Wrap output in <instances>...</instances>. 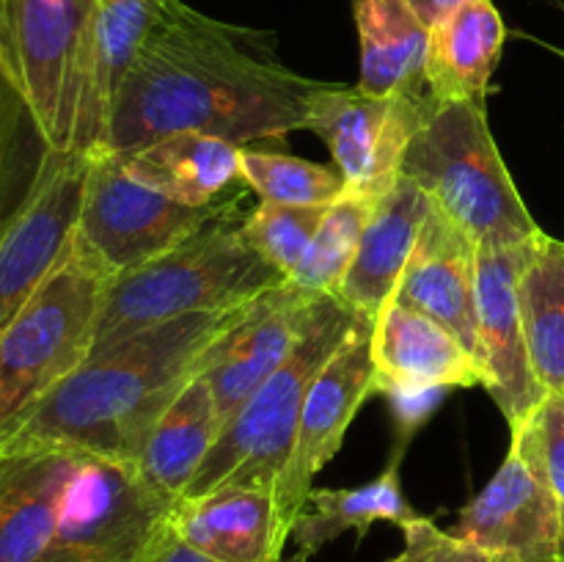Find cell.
Here are the masks:
<instances>
[{
  "mask_svg": "<svg viewBox=\"0 0 564 562\" xmlns=\"http://www.w3.org/2000/svg\"><path fill=\"white\" fill-rule=\"evenodd\" d=\"M460 3L463 0H408V6H411V9L422 17V22L427 28L435 25L441 17L449 14V11Z\"/></svg>",
  "mask_w": 564,
  "mask_h": 562,
  "instance_id": "obj_35",
  "label": "cell"
},
{
  "mask_svg": "<svg viewBox=\"0 0 564 562\" xmlns=\"http://www.w3.org/2000/svg\"><path fill=\"white\" fill-rule=\"evenodd\" d=\"M529 361L545 395H564V242L540 235L532 242L521 281Z\"/></svg>",
  "mask_w": 564,
  "mask_h": 562,
  "instance_id": "obj_27",
  "label": "cell"
},
{
  "mask_svg": "<svg viewBox=\"0 0 564 562\" xmlns=\"http://www.w3.org/2000/svg\"><path fill=\"white\" fill-rule=\"evenodd\" d=\"M507 44L494 0H463L430 25L427 91L438 105L482 102Z\"/></svg>",
  "mask_w": 564,
  "mask_h": 562,
  "instance_id": "obj_22",
  "label": "cell"
},
{
  "mask_svg": "<svg viewBox=\"0 0 564 562\" xmlns=\"http://www.w3.org/2000/svg\"><path fill=\"white\" fill-rule=\"evenodd\" d=\"M438 108L430 94H367L358 86L325 83L312 99L306 130L330 149L347 191L380 198L400 180L408 147Z\"/></svg>",
  "mask_w": 564,
  "mask_h": 562,
  "instance_id": "obj_10",
  "label": "cell"
},
{
  "mask_svg": "<svg viewBox=\"0 0 564 562\" xmlns=\"http://www.w3.org/2000/svg\"><path fill=\"white\" fill-rule=\"evenodd\" d=\"M328 207H297V204L262 202L242 218V231L262 259L290 279L306 257L314 235Z\"/></svg>",
  "mask_w": 564,
  "mask_h": 562,
  "instance_id": "obj_30",
  "label": "cell"
},
{
  "mask_svg": "<svg viewBox=\"0 0 564 562\" xmlns=\"http://www.w3.org/2000/svg\"><path fill=\"white\" fill-rule=\"evenodd\" d=\"M97 0H0V69L44 149L72 152Z\"/></svg>",
  "mask_w": 564,
  "mask_h": 562,
  "instance_id": "obj_7",
  "label": "cell"
},
{
  "mask_svg": "<svg viewBox=\"0 0 564 562\" xmlns=\"http://www.w3.org/2000/svg\"><path fill=\"white\" fill-rule=\"evenodd\" d=\"M375 395L386 386L402 389H468L485 386L482 367L438 320L391 301L375 317L369 334Z\"/></svg>",
  "mask_w": 564,
  "mask_h": 562,
  "instance_id": "obj_19",
  "label": "cell"
},
{
  "mask_svg": "<svg viewBox=\"0 0 564 562\" xmlns=\"http://www.w3.org/2000/svg\"><path fill=\"white\" fill-rule=\"evenodd\" d=\"M449 391L452 389H402V386H386V389L378 391L389 400L391 417H394V452L405 455L413 435L438 411V406L446 400Z\"/></svg>",
  "mask_w": 564,
  "mask_h": 562,
  "instance_id": "obj_33",
  "label": "cell"
},
{
  "mask_svg": "<svg viewBox=\"0 0 564 562\" xmlns=\"http://www.w3.org/2000/svg\"><path fill=\"white\" fill-rule=\"evenodd\" d=\"M380 198L367 196V193L345 191V196L328 204L306 257L286 281L308 295H336L341 279L356 259L358 242Z\"/></svg>",
  "mask_w": 564,
  "mask_h": 562,
  "instance_id": "obj_28",
  "label": "cell"
},
{
  "mask_svg": "<svg viewBox=\"0 0 564 562\" xmlns=\"http://www.w3.org/2000/svg\"><path fill=\"white\" fill-rule=\"evenodd\" d=\"M242 198L246 196L209 207L180 204L132 180L116 152H91L75 242L116 279L163 257L207 224L240 209Z\"/></svg>",
  "mask_w": 564,
  "mask_h": 562,
  "instance_id": "obj_9",
  "label": "cell"
},
{
  "mask_svg": "<svg viewBox=\"0 0 564 562\" xmlns=\"http://www.w3.org/2000/svg\"><path fill=\"white\" fill-rule=\"evenodd\" d=\"M218 435V402L207 378L196 375L149 430L141 455L132 466L154 494L174 505L185 496Z\"/></svg>",
  "mask_w": 564,
  "mask_h": 562,
  "instance_id": "obj_24",
  "label": "cell"
},
{
  "mask_svg": "<svg viewBox=\"0 0 564 562\" xmlns=\"http://www.w3.org/2000/svg\"><path fill=\"white\" fill-rule=\"evenodd\" d=\"M240 149L204 132H171L132 152H116L127 174L180 204L209 207L246 196Z\"/></svg>",
  "mask_w": 564,
  "mask_h": 562,
  "instance_id": "obj_21",
  "label": "cell"
},
{
  "mask_svg": "<svg viewBox=\"0 0 564 562\" xmlns=\"http://www.w3.org/2000/svg\"><path fill=\"white\" fill-rule=\"evenodd\" d=\"M149 562H218V560H213V556L191 549V545L182 543L174 532H169V538L160 543V549L154 551L152 560ZM281 562H301V560H297V556H290V560H281Z\"/></svg>",
  "mask_w": 564,
  "mask_h": 562,
  "instance_id": "obj_34",
  "label": "cell"
},
{
  "mask_svg": "<svg viewBox=\"0 0 564 562\" xmlns=\"http://www.w3.org/2000/svg\"><path fill=\"white\" fill-rule=\"evenodd\" d=\"M367 325L372 323L339 298H314L292 353L220 428L185 496L207 494L220 485L279 490L314 378Z\"/></svg>",
  "mask_w": 564,
  "mask_h": 562,
  "instance_id": "obj_4",
  "label": "cell"
},
{
  "mask_svg": "<svg viewBox=\"0 0 564 562\" xmlns=\"http://www.w3.org/2000/svg\"><path fill=\"white\" fill-rule=\"evenodd\" d=\"M110 275L72 240L0 331V433L88 358Z\"/></svg>",
  "mask_w": 564,
  "mask_h": 562,
  "instance_id": "obj_6",
  "label": "cell"
},
{
  "mask_svg": "<svg viewBox=\"0 0 564 562\" xmlns=\"http://www.w3.org/2000/svg\"><path fill=\"white\" fill-rule=\"evenodd\" d=\"M427 213V193L411 176L400 174V180L375 204L358 242L356 259L334 298L375 323L400 287Z\"/></svg>",
  "mask_w": 564,
  "mask_h": 562,
  "instance_id": "obj_20",
  "label": "cell"
},
{
  "mask_svg": "<svg viewBox=\"0 0 564 562\" xmlns=\"http://www.w3.org/2000/svg\"><path fill=\"white\" fill-rule=\"evenodd\" d=\"M391 301L444 323L479 364L477 242L430 198V213Z\"/></svg>",
  "mask_w": 564,
  "mask_h": 562,
  "instance_id": "obj_17",
  "label": "cell"
},
{
  "mask_svg": "<svg viewBox=\"0 0 564 562\" xmlns=\"http://www.w3.org/2000/svg\"><path fill=\"white\" fill-rule=\"evenodd\" d=\"M449 532L499 562H564L560 499L516 435L499 472L463 507Z\"/></svg>",
  "mask_w": 564,
  "mask_h": 562,
  "instance_id": "obj_12",
  "label": "cell"
},
{
  "mask_svg": "<svg viewBox=\"0 0 564 562\" xmlns=\"http://www.w3.org/2000/svg\"><path fill=\"white\" fill-rule=\"evenodd\" d=\"M532 242L477 246V336L479 367L485 375L482 389L494 397L510 430L521 428L534 408L545 400V389L534 378L529 361L521 295H518V281Z\"/></svg>",
  "mask_w": 564,
  "mask_h": 562,
  "instance_id": "obj_13",
  "label": "cell"
},
{
  "mask_svg": "<svg viewBox=\"0 0 564 562\" xmlns=\"http://www.w3.org/2000/svg\"><path fill=\"white\" fill-rule=\"evenodd\" d=\"M510 433L523 441V446L532 452L538 466L543 468L545 479L560 499L564 521V395H545V400L534 408L532 417Z\"/></svg>",
  "mask_w": 564,
  "mask_h": 562,
  "instance_id": "obj_31",
  "label": "cell"
},
{
  "mask_svg": "<svg viewBox=\"0 0 564 562\" xmlns=\"http://www.w3.org/2000/svg\"><path fill=\"white\" fill-rule=\"evenodd\" d=\"M352 20L361 42V91L430 94L424 75L430 28L408 0H352Z\"/></svg>",
  "mask_w": 564,
  "mask_h": 562,
  "instance_id": "obj_25",
  "label": "cell"
},
{
  "mask_svg": "<svg viewBox=\"0 0 564 562\" xmlns=\"http://www.w3.org/2000/svg\"><path fill=\"white\" fill-rule=\"evenodd\" d=\"M240 215L235 209L163 257L110 279L91 353L185 314L240 309L284 284L286 275L253 251Z\"/></svg>",
  "mask_w": 564,
  "mask_h": 562,
  "instance_id": "obj_3",
  "label": "cell"
},
{
  "mask_svg": "<svg viewBox=\"0 0 564 562\" xmlns=\"http://www.w3.org/2000/svg\"><path fill=\"white\" fill-rule=\"evenodd\" d=\"M240 309L185 314L88 353L75 372L0 433V461L69 450L135 463L149 430L196 378L204 353Z\"/></svg>",
  "mask_w": 564,
  "mask_h": 562,
  "instance_id": "obj_2",
  "label": "cell"
},
{
  "mask_svg": "<svg viewBox=\"0 0 564 562\" xmlns=\"http://www.w3.org/2000/svg\"><path fill=\"white\" fill-rule=\"evenodd\" d=\"M545 47H549L554 55H560V58L564 61V50H562V47H551V44H545Z\"/></svg>",
  "mask_w": 564,
  "mask_h": 562,
  "instance_id": "obj_36",
  "label": "cell"
},
{
  "mask_svg": "<svg viewBox=\"0 0 564 562\" xmlns=\"http://www.w3.org/2000/svg\"><path fill=\"white\" fill-rule=\"evenodd\" d=\"M6 80V77H3V69H0V83H3Z\"/></svg>",
  "mask_w": 564,
  "mask_h": 562,
  "instance_id": "obj_37",
  "label": "cell"
},
{
  "mask_svg": "<svg viewBox=\"0 0 564 562\" xmlns=\"http://www.w3.org/2000/svg\"><path fill=\"white\" fill-rule=\"evenodd\" d=\"M86 171L88 154L44 149L28 193L0 220V331L69 251Z\"/></svg>",
  "mask_w": 564,
  "mask_h": 562,
  "instance_id": "obj_11",
  "label": "cell"
},
{
  "mask_svg": "<svg viewBox=\"0 0 564 562\" xmlns=\"http://www.w3.org/2000/svg\"><path fill=\"white\" fill-rule=\"evenodd\" d=\"M171 507L132 463L75 452L44 562H149L169 538Z\"/></svg>",
  "mask_w": 564,
  "mask_h": 562,
  "instance_id": "obj_8",
  "label": "cell"
},
{
  "mask_svg": "<svg viewBox=\"0 0 564 562\" xmlns=\"http://www.w3.org/2000/svg\"><path fill=\"white\" fill-rule=\"evenodd\" d=\"M314 298L317 295L297 290L290 281L262 292L240 309L235 323L204 353L198 375H204L213 389L220 428L284 364Z\"/></svg>",
  "mask_w": 564,
  "mask_h": 562,
  "instance_id": "obj_15",
  "label": "cell"
},
{
  "mask_svg": "<svg viewBox=\"0 0 564 562\" xmlns=\"http://www.w3.org/2000/svg\"><path fill=\"white\" fill-rule=\"evenodd\" d=\"M323 86L279 58L275 33L176 0L138 53L99 152H132L185 130L237 147L281 141L306 130Z\"/></svg>",
  "mask_w": 564,
  "mask_h": 562,
  "instance_id": "obj_1",
  "label": "cell"
},
{
  "mask_svg": "<svg viewBox=\"0 0 564 562\" xmlns=\"http://www.w3.org/2000/svg\"><path fill=\"white\" fill-rule=\"evenodd\" d=\"M405 545L389 562H499L488 551L455 538L449 529H438V523L419 516L402 523Z\"/></svg>",
  "mask_w": 564,
  "mask_h": 562,
  "instance_id": "obj_32",
  "label": "cell"
},
{
  "mask_svg": "<svg viewBox=\"0 0 564 562\" xmlns=\"http://www.w3.org/2000/svg\"><path fill=\"white\" fill-rule=\"evenodd\" d=\"M402 452H391V461L383 472L367 485L358 488H312L306 507L297 516L292 538H295V556L308 562L319 549L334 543L339 534L356 529L358 540L367 538L372 523L389 521L402 523L419 518L411 501L402 494L400 483Z\"/></svg>",
  "mask_w": 564,
  "mask_h": 562,
  "instance_id": "obj_26",
  "label": "cell"
},
{
  "mask_svg": "<svg viewBox=\"0 0 564 562\" xmlns=\"http://www.w3.org/2000/svg\"><path fill=\"white\" fill-rule=\"evenodd\" d=\"M169 527L182 543L218 562H281L295 523L275 490L220 485L174 501Z\"/></svg>",
  "mask_w": 564,
  "mask_h": 562,
  "instance_id": "obj_16",
  "label": "cell"
},
{
  "mask_svg": "<svg viewBox=\"0 0 564 562\" xmlns=\"http://www.w3.org/2000/svg\"><path fill=\"white\" fill-rule=\"evenodd\" d=\"M562 554H564V551H562Z\"/></svg>",
  "mask_w": 564,
  "mask_h": 562,
  "instance_id": "obj_38",
  "label": "cell"
},
{
  "mask_svg": "<svg viewBox=\"0 0 564 562\" xmlns=\"http://www.w3.org/2000/svg\"><path fill=\"white\" fill-rule=\"evenodd\" d=\"M240 171L246 185L262 202L297 204V207H328L345 196L347 182L339 169L268 149H240Z\"/></svg>",
  "mask_w": 564,
  "mask_h": 562,
  "instance_id": "obj_29",
  "label": "cell"
},
{
  "mask_svg": "<svg viewBox=\"0 0 564 562\" xmlns=\"http://www.w3.org/2000/svg\"><path fill=\"white\" fill-rule=\"evenodd\" d=\"M176 0H97L83 61L80 108L72 152H99L138 53Z\"/></svg>",
  "mask_w": 564,
  "mask_h": 562,
  "instance_id": "obj_18",
  "label": "cell"
},
{
  "mask_svg": "<svg viewBox=\"0 0 564 562\" xmlns=\"http://www.w3.org/2000/svg\"><path fill=\"white\" fill-rule=\"evenodd\" d=\"M72 463L69 450L0 461V562H44Z\"/></svg>",
  "mask_w": 564,
  "mask_h": 562,
  "instance_id": "obj_23",
  "label": "cell"
},
{
  "mask_svg": "<svg viewBox=\"0 0 564 562\" xmlns=\"http://www.w3.org/2000/svg\"><path fill=\"white\" fill-rule=\"evenodd\" d=\"M402 174L477 246H527L543 231L512 182L482 102L441 105L408 147Z\"/></svg>",
  "mask_w": 564,
  "mask_h": 562,
  "instance_id": "obj_5",
  "label": "cell"
},
{
  "mask_svg": "<svg viewBox=\"0 0 564 562\" xmlns=\"http://www.w3.org/2000/svg\"><path fill=\"white\" fill-rule=\"evenodd\" d=\"M369 334H372V325L358 331L319 369L312 389H308L301 424H297L295 446H292L290 463H286L284 477L275 490L292 523H297V516L306 507L314 477L334 461L350 422L361 411L367 397L375 395V364Z\"/></svg>",
  "mask_w": 564,
  "mask_h": 562,
  "instance_id": "obj_14",
  "label": "cell"
}]
</instances>
